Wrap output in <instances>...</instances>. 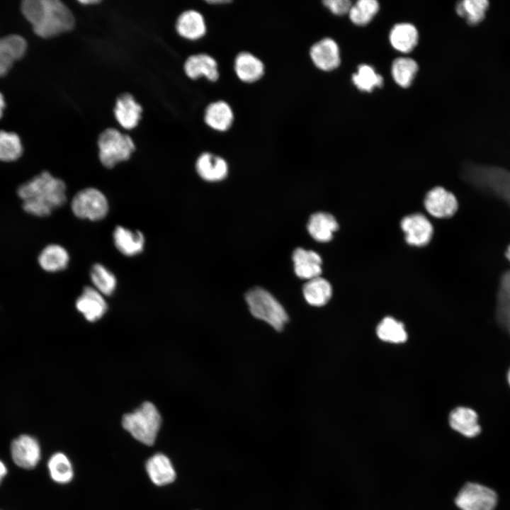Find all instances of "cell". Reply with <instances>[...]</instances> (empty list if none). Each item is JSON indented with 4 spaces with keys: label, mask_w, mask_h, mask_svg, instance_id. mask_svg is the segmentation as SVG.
Here are the masks:
<instances>
[{
    "label": "cell",
    "mask_w": 510,
    "mask_h": 510,
    "mask_svg": "<svg viewBox=\"0 0 510 510\" xmlns=\"http://www.w3.org/2000/svg\"><path fill=\"white\" fill-rule=\"evenodd\" d=\"M449 424L455 431L464 436H477L481 431L477 412L467 407L453 409L448 416Z\"/></svg>",
    "instance_id": "obj_15"
},
{
    "label": "cell",
    "mask_w": 510,
    "mask_h": 510,
    "mask_svg": "<svg viewBox=\"0 0 510 510\" xmlns=\"http://www.w3.org/2000/svg\"><path fill=\"white\" fill-rule=\"evenodd\" d=\"M90 278L94 286L102 295H110L117 285L115 275L104 265L95 264L90 271Z\"/></svg>",
    "instance_id": "obj_33"
},
{
    "label": "cell",
    "mask_w": 510,
    "mask_h": 510,
    "mask_svg": "<svg viewBox=\"0 0 510 510\" xmlns=\"http://www.w3.org/2000/svg\"><path fill=\"white\" fill-rule=\"evenodd\" d=\"M419 33L416 28L409 23L395 24L390 30L389 41L392 47L402 53L410 52L416 46Z\"/></svg>",
    "instance_id": "obj_24"
},
{
    "label": "cell",
    "mask_w": 510,
    "mask_h": 510,
    "mask_svg": "<svg viewBox=\"0 0 510 510\" xmlns=\"http://www.w3.org/2000/svg\"><path fill=\"white\" fill-rule=\"evenodd\" d=\"M310 56L316 67L325 72L336 69L341 63L339 45L330 38H323L313 44Z\"/></svg>",
    "instance_id": "obj_11"
},
{
    "label": "cell",
    "mask_w": 510,
    "mask_h": 510,
    "mask_svg": "<svg viewBox=\"0 0 510 510\" xmlns=\"http://www.w3.org/2000/svg\"><path fill=\"white\" fill-rule=\"evenodd\" d=\"M424 205L431 216L439 219L452 217L458 208L455 195L441 186H436L426 193Z\"/></svg>",
    "instance_id": "obj_9"
},
{
    "label": "cell",
    "mask_w": 510,
    "mask_h": 510,
    "mask_svg": "<svg viewBox=\"0 0 510 510\" xmlns=\"http://www.w3.org/2000/svg\"><path fill=\"white\" fill-rule=\"evenodd\" d=\"M114 245L124 256H133L144 249L145 239L138 230H132L123 226H117L113 233Z\"/></svg>",
    "instance_id": "obj_14"
},
{
    "label": "cell",
    "mask_w": 510,
    "mask_h": 510,
    "mask_svg": "<svg viewBox=\"0 0 510 510\" xmlns=\"http://www.w3.org/2000/svg\"><path fill=\"white\" fill-rule=\"evenodd\" d=\"M208 2L209 4H227V3L230 2V1H227H227H226V0H210V1H208Z\"/></svg>",
    "instance_id": "obj_41"
},
{
    "label": "cell",
    "mask_w": 510,
    "mask_h": 510,
    "mask_svg": "<svg viewBox=\"0 0 510 510\" xmlns=\"http://www.w3.org/2000/svg\"><path fill=\"white\" fill-rule=\"evenodd\" d=\"M26 42L20 35H10L0 38V76L5 75L13 62L26 52Z\"/></svg>",
    "instance_id": "obj_18"
},
{
    "label": "cell",
    "mask_w": 510,
    "mask_h": 510,
    "mask_svg": "<svg viewBox=\"0 0 510 510\" xmlns=\"http://www.w3.org/2000/svg\"><path fill=\"white\" fill-rule=\"evenodd\" d=\"M23 147L19 137L13 132L0 130V160L12 162L22 154Z\"/></svg>",
    "instance_id": "obj_36"
},
{
    "label": "cell",
    "mask_w": 510,
    "mask_h": 510,
    "mask_svg": "<svg viewBox=\"0 0 510 510\" xmlns=\"http://www.w3.org/2000/svg\"><path fill=\"white\" fill-rule=\"evenodd\" d=\"M176 28L183 38L195 40L203 37L206 33V25L203 15L194 10L183 12L178 18Z\"/></svg>",
    "instance_id": "obj_23"
},
{
    "label": "cell",
    "mask_w": 510,
    "mask_h": 510,
    "mask_svg": "<svg viewBox=\"0 0 510 510\" xmlns=\"http://www.w3.org/2000/svg\"><path fill=\"white\" fill-rule=\"evenodd\" d=\"M204 120L212 129L223 132L227 130L232 125L234 114L230 106L223 101H218L209 104L205 110Z\"/></svg>",
    "instance_id": "obj_25"
},
{
    "label": "cell",
    "mask_w": 510,
    "mask_h": 510,
    "mask_svg": "<svg viewBox=\"0 0 510 510\" xmlns=\"http://www.w3.org/2000/svg\"><path fill=\"white\" fill-rule=\"evenodd\" d=\"M376 334L382 341L392 344H402L407 339L404 324L392 317H386L380 321Z\"/></svg>",
    "instance_id": "obj_31"
},
{
    "label": "cell",
    "mask_w": 510,
    "mask_h": 510,
    "mask_svg": "<svg viewBox=\"0 0 510 510\" xmlns=\"http://www.w3.org/2000/svg\"><path fill=\"white\" fill-rule=\"evenodd\" d=\"M353 85L361 91L371 92L383 85L382 76L369 64H362L351 76Z\"/></svg>",
    "instance_id": "obj_32"
},
{
    "label": "cell",
    "mask_w": 510,
    "mask_h": 510,
    "mask_svg": "<svg viewBox=\"0 0 510 510\" xmlns=\"http://www.w3.org/2000/svg\"><path fill=\"white\" fill-rule=\"evenodd\" d=\"M98 157L106 168L130 159L135 149L132 138L114 128L103 131L98 139Z\"/></svg>",
    "instance_id": "obj_5"
},
{
    "label": "cell",
    "mask_w": 510,
    "mask_h": 510,
    "mask_svg": "<svg viewBox=\"0 0 510 510\" xmlns=\"http://www.w3.org/2000/svg\"><path fill=\"white\" fill-rule=\"evenodd\" d=\"M142 107L130 94L118 97L114 108V114L120 125L125 129L135 128L140 120Z\"/></svg>",
    "instance_id": "obj_19"
},
{
    "label": "cell",
    "mask_w": 510,
    "mask_h": 510,
    "mask_svg": "<svg viewBox=\"0 0 510 510\" xmlns=\"http://www.w3.org/2000/svg\"><path fill=\"white\" fill-rule=\"evenodd\" d=\"M400 227L404 234L405 242L416 247L428 244L434 233L431 222L426 216L420 212L404 217L400 222Z\"/></svg>",
    "instance_id": "obj_8"
},
{
    "label": "cell",
    "mask_w": 510,
    "mask_h": 510,
    "mask_svg": "<svg viewBox=\"0 0 510 510\" xmlns=\"http://www.w3.org/2000/svg\"><path fill=\"white\" fill-rule=\"evenodd\" d=\"M5 103L2 94L0 93V118L2 115L3 109L4 108Z\"/></svg>",
    "instance_id": "obj_39"
},
{
    "label": "cell",
    "mask_w": 510,
    "mask_h": 510,
    "mask_svg": "<svg viewBox=\"0 0 510 510\" xmlns=\"http://www.w3.org/2000/svg\"><path fill=\"white\" fill-rule=\"evenodd\" d=\"M495 315L497 323L510 336V271L500 278Z\"/></svg>",
    "instance_id": "obj_26"
},
{
    "label": "cell",
    "mask_w": 510,
    "mask_h": 510,
    "mask_svg": "<svg viewBox=\"0 0 510 510\" xmlns=\"http://www.w3.org/2000/svg\"><path fill=\"white\" fill-rule=\"evenodd\" d=\"M145 470L150 480L157 486H165L176 479V471L171 460L164 453H157L149 458Z\"/></svg>",
    "instance_id": "obj_13"
},
{
    "label": "cell",
    "mask_w": 510,
    "mask_h": 510,
    "mask_svg": "<svg viewBox=\"0 0 510 510\" xmlns=\"http://www.w3.org/2000/svg\"><path fill=\"white\" fill-rule=\"evenodd\" d=\"M7 474L6 465L0 460V484Z\"/></svg>",
    "instance_id": "obj_38"
},
{
    "label": "cell",
    "mask_w": 510,
    "mask_h": 510,
    "mask_svg": "<svg viewBox=\"0 0 510 510\" xmlns=\"http://www.w3.org/2000/svg\"><path fill=\"white\" fill-rule=\"evenodd\" d=\"M506 256L508 259V260L510 261V245L508 246V248L506 251Z\"/></svg>",
    "instance_id": "obj_42"
},
{
    "label": "cell",
    "mask_w": 510,
    "mask_h": 510,
    "mask_svg": "<svg viewBox=\"0 0 510 510\" xmlns=\"http://www.w3.org/2000/svg\"><path fill=\"white\" fill-rule=\"evenodd\" d=\"M506 380H507L509 385L510 386V368H509L507 373H506Z\"/></svg>",
    "instance_id": "obj_43"
},
{
    "label": "cell",
    "mask_w": 510,
    "mask_h": 510,
    "mask_svg": "<svg viewBox=\"0 0 510 510\" xmlns=\"http://www.w3.org/2000/svg\"><path fill=\"white\" fill-rule=\"evenodd\" d=\"M322 3L333 14L336 16L348 13L352 6V3L349 0H326Z\"/></svg>",
    "instance_id": "obj_37"
},
{
    "label": "cell",
    "mask_w": 510,
    "mask_h": 510,
    "mask_svg": "<svg viewBox=\"0 0 510 510\" xmlns=\"http://www.w3.org/2000/svg\"><path fill=\"white\" fill-rule=\"evenodd\" d=\"M76 308L89 322H95L106 312L108 305L103 296L96 289L86 286L76 299Z\"/></svg>",
    "instance_id": "obj_12"
},
{
    "label": "cell",
    "mask_w": 510,
    "mask_h": 510,
    "mask_svg": "<svg viewBox=\"0 0 510 510\" xmlns=\"http://www.w3.org/2000/svg\"><path fill=\"white\" fill-rule=\"evenodd\" d=\"M234 69L237 77L246 83L256 81L264 73L261 60L247 52H242L237 55Z\"/></svg>",
    "instance_id": "obj_22"
},
{
    "label": "cell",
    "mask_w": 510,
    "mask_h": 510,
    "mask_svg": "<svg viewBox=\"0 0 510 510\" xmlns=\"http://www.w3.org/2000/svg\"><path fill=\"white\" fill-rule=\"evenodd\" d=\"M47 468L51 479L58 484H67L74 477L72 463L62 452L55 453L50 456L47 462Z\"/></svg>",
    "instance_id": "obj_29"
},
{
    "label": "cell",
    "mask_w": 510,
    "mask_h": 510,
    "mask_svg": "<svg viewBox=\"0 0 510 510\" xmlns=\"http://www.w3.org/2000/svg\"><path fill=\"white\" fill-rule=\"evenodd\" d=\"M21 8L35 33L42 38L69 31L74 25L72 13L59 0H26Z\"/></svg>",
    "instance_id": "obj_2"
},
{
    "label": "cell",
    "mask_w": 510,
    "mask_h": 510,
    "mask_svg": "<svg viewBox=\"0 0 510 510\" xmlns=\"http://www.w3.org/2000/svg\"><path fill=\"white\" fill-rule=\"evenodd\" d=\"M246 301L256 318L266 322L278 331L281 330L288 320L283 306L263 288H254L249 290L246 294Z\"/></svg>",
    "instance_id": "obj_4"
},
{
    "label": "cell",
    "mask_w": 510,
    "mask_h": 510,
    "mask_svg": "<svg viewBox=\"0 0 510 510\" xmlns=\"http://www.w3.org/2000/svg\"><path fill=\"white\" fill-rule=\"evenodd\" d=\"M455 503L461 510H494L497 496L492 489L485 486L469 482L459 491Z\"/></svg>",
    "instance_id": "obj_7"
},
{
    "label": "cell",
    "mask_w": 510,
    "mask_h": 510,
    "mask_svg": "<svg viewBox=\"0 0 510 510\" xmlns=\"http://www.w3.org/2000/svg\"><path fill=\"white\" fill-rule=\"evenodd\" d=\"M488 1L484 0H465L458 3L457 13L466 19L470 25H476L484 17Z\"/></svg>",
    "instance_id": "obj_35"
},
{
    "label": "cell",
    "mask_w": 510,
    "mask_h": 510,
    "mask_svg": "<svg viewBox=\"0 0 510 510\" xmlns=\"http://www.w3.org/2000/svg\"><path fill=\"white\" fill-rule=\"evenodd\" d=\"M69 262V255L61 245L52 244L45 246L38 256L40 266L47 272H57L65 269Z\"/></svg>",
    "instance_id": "obj_27"
},
{
    "label": "cell",
    "mask_w": 510,
    "mask_h": 510,
    "mask_svg": "<svg viewBox=\"0 0 510 510\" xmlns=\"http://www.w3.org/2000/svg\"><path fill=\"white\" fill-rule=\"evenodd\" d=\"M71 209L78 218L98 221L108 214L109 204L100 190L89 187L77 192L71 201Z\"/></svg>",
    "instance_id": "obj_6"
},
{
    "label": "cell",
    "mask_w": 510,
    "mask_h": 510,
    "mask_svg": "<svg viewBox=\"0 0 510 510\" xmlns=\"http://www.w3.org/2000/svg\"><path fill=\"white\" fill-rule=\"evenodd\" d=\"M339 229L336 218L330 213L317 212L312 214L307 223V230L312 237L319 242H328Z\"/></svg>",
    "instance_id": "obj_20"
},
{
    "label": "cell",
    "mask_w": 510,
    "mask_h": 510,
    "mask_svg": "<svg viewBox=\"0 0 510 510\" xmlns=\"http://www.w3.org/2000/svg\"><path fill=\"white\" fill-rule=\"evenodd\" d=\"M379 8V3L375 0H358L352 4L348 14L353 24L363 26L372 21Z\"/></svg>",
    "instance_id": "obj_34"
},
{
    "label": "cell",
    "mask_w": 510,
    "mask_h": 510,
    "mask_svg": "<svg viewBox=\"0 0 510 510\" xmlns=\"http://www.w3.org/2000/svg\"><path fill=\"white\" fill-rule=\"evenodd\" d=\"M308 304L315 307L326 305L332 295V288L328 280L320 276L308 280L302 288Z\"/></svg>",
    "instance_id": "obj_28"
},
{
    "label": "cell",
    "mask_w": 510,
    "mask_h": 510,
    "mask_svg": "<svg viewBox=\"0 0 510 510\" xmlns=\"http://www.w3.org/2000/svg\"><path fill=\"white\" fill-rule=\"evenodd\" d=\"M419 66L416 62L409 57L396 58L392 63L391 74L395 82L402 88L411 86Z\"/></svg>",
    "instance_id": "obj_30"
},
{
    "label": "cell",
    "mask_w": 510,
    "mask_h": 510,
    "mask_svg": "<svg viewBox=\"0 0 510 510\" xmlns=\"http://www.w3.org/2000/svg\"><path fill=\"white\" fill-rule=\"evenodd\" d=\"M186 75L196 79L205 76L211 81H215L219 77L218 67L216 60L207 54H197L190 56L184 64Z\"/></svg>",
    "instance_id": "obj_17"
},
{
    "label": "cell",
    "mask_w": 510,
    "mask_h": 510,
    "mask_svg": "<svg viewBox=\"0 0 510 510\" xmlns=\"http://www.w3.org/2000/svg\"><path fill=\"white\" fill-rule=\"evenodd\" d=\"M64 182L45 171L21 184L17 194L23 210L33 215L45 217L62 206L67 200Z\"/></svg>",
    "instance_id": "obj_1"
},
{
    "label": "cell",
    "mask_w": 510,
    "mask_h": 510,
    "mask_svg": "<svg viewBox=\"0 0 510 510\" xmlns=\"http://www.w3.org/2000/svg\"><path fill=\"white\" fill-rule=\"evenodd\" d=\"M11 455L17 466L30 470L34 468L40 460L41 448L35 438L23 434L12 441Z\"/></svg>",
    "instance_id": "obj_10"
},
{
    "label": "cell",
    "mask_w": 510,
    "mask_h": 510,
    "mask_svg": "<svg viewBox=\"0 0 510 510\" xmlns=\"http://www.w3.org/2000/svg\"><path fill=\"white\" fill-rule=\"evenodd\" d=\"M293 261L295 274L299 278L308 280L320 276L322 260L317 252L298 248L293 254Z\"/></svg>",
    "instance_id": "obj_16"
},
{
    "label": "cell",
    "mask_w": 510,
    "mask_h": 510,
    "mask_svg": "<svg viewBox=\"0 0 510 510\" xmlns=\"http://www.w3.org/2000/svg\"><path fill=\"white\" fill-rule=\"evenodd\" d=\"M196 169L198 175L208 181L222 180L227 175L226 161L220 157L205 152L197 159Z\"/></svg>",
    "instance_id": "obj_21"
},
{
    "label": "cell",
    "mask_w": 510,
    "mask_h": 510,
    "mask_svg": "<svg viewBox=\"0 0 510 510\" xmlns=\"http://www.w3.org/2000/svg\"><path fill=\"white\" fill-rule=\"evenodd\" d=\"M162 425V416L155 405L144 402L122 419L123 427L139 442L152 446Z\"/></svg>",
    "instance_id": "obj_3"
},
{
    "label": "cell",
    "mask_w": 510,
    "mask_h": 510,
    "mask_svg": "<svg viewBox=\"0 0 510 510\" xmlns=\"http://www.w3.org/2000/svg\"><path fill=\"white\" fill-rule=\"evenodd\" d=\"M82 4H95L100 2L98 0H81L79 1Z\"/></svg>",
    "instance_id": "obj_40"
}]
</instances>
